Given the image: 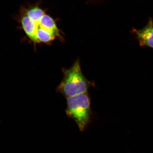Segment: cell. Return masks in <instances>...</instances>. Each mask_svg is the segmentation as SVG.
<instances>
[{
  "mask_svg": "<svg viewBox=\"0 0 153 153\" xmlns=\"http://www.w3.org/2000/svg\"><path fill=\"white\" fill-rule=\"evenodd\" d=\"M132 31L135 34L141 47L146 46L153 48V20L152 18L148 23L140 30L133 29Z\"/></svg>",
  "mask_w": 153,
  "mask_h": 153,
  "instance_id": "4",
  "label": "cell"
},
{
  "mask_svg": "<svg viewBox=\"0 0 153 153\" xmlns=\"http://www.w3.org/2000/svg\"><path fill=\"white\" fill-rule=\"evenodd\" d=\"M15 18L34 47L41 44L50 45L56 39L64 40L56 22L42 8L40 3L21 7Z\"/></svg>",
  "mask_w": 153,
  "mask_h": 153,
  "instance_id": "1",
  "label": "cell"
},
{
  "mask_svg": "<svg viewBox=\"0 0 153 153\" xmlns=\"http://www.w3.org/2000/svg\"><path fill=\"white\" fill-rule=\"evenodd\" d=\"M67 116L75 122L83 131L90 120L91 115L90 98L88 92L67 98Z\"/></svg>",
  "mask_w": 153,
  "mask_h": 153,
  "instance_id": "3",
  "label": "cell"
},
{
  "mask_svg": "<svg viewBox=\"0 0 153 153\" xmlns=\"http://www.w3.org/2000/svg\"><path fill=\"white\" fill-rule=\"evenodd\" d=\"M62 72L64 76L57 87V92L66 99L88 92L91 82L83 75L79 60H76L70 68H63Z\"/></svg>",
  "mask_w": 153,
  "mask_h": 153,
  "instance_id": "2",
  "label": "cell"
}]
</instances>
